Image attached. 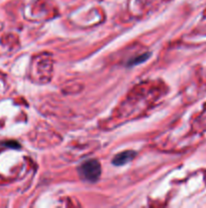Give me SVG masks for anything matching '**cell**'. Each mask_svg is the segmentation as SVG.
<instances>
[{
  "mask_svg": "<svg viewBox=\"0 0 206 208\" xmlns=\"http://www.w3.org/2000/svg\"><path fill=\"white\" fill-rule=\"evenodd\" d=\"M79 173L83 179L89 182H96L101 174V166L97 159H89L80 166Z\"/></svg>",
  "mask_w": 206,
  "mask_h": 208,
  "instance_id": "cell-1",
  "label": "cell"
},
{
  "mask_svg": "<svg viewBox=\"0 0 206 208\" xmlns=\"http://www.w3.org/2000/svg\"><path fill=\"white\" fill-rule=\"evenodd\" d=\"M135 155H136V153L132 150L120 152V153H118L117 155L114 156L112 163L114 165H125V163L132 162V160L135 159Z\"/></svg>",
  "mask_w": 206,
  "mask_h": 208,
  "instance_id": "cell-2",
  "label": "cell"
},
{
  "mask_svg": "<svg viewBox=\"0 0 206 208\" xmlns=\"http://www.w3.org/2000/svg\"><path fill=\"white\" fill-rule=\"evenodd\" d=\"M150 58V53H147V54H144V55H141V56L138 57H135L132 59L129 62V66H133V65H138V64H141V63L144 62L146 60H147Z\"/></svg>",
  "mask_w": 206,
  "mask_h": 208,
  "instance_id": "cell-3",
  "label": "cell"
}]
</instances>
